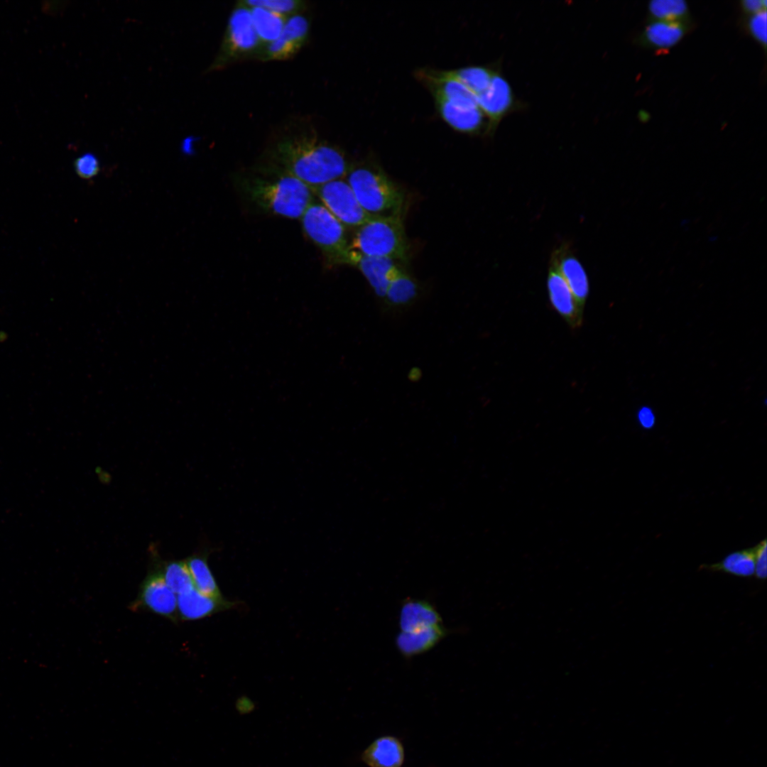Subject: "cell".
Returning <instances> with one entry per match:
<instances>
[{
    "label": "cell",
    "mask_w": 767,
    "mask_h": 767,
    "mask_svg": "<svg viewBox=\"0 0 767 767\" xmlns=\"http://www.w3.org/2000/svg\"><path fill=\"white\" fill-rule=\"evenodd\" d=\"M159 569L165 582L176 595L195 588L185 561H170Z\"/></svg>",
    "instance_id": "27"
},
{
    "label": "cell",
    "mask_w": 767,
    "mask_h": 767,
    "mask_svg": "<svg viewBox=\"0 0 767 767\" xmlns=\"http://www.w3.org/2000/svg\"><path fill=\"white\" fill-rule=\"evenodd\" d=\"M246 176L239 180L243 193L262 210L290 219L303 216L312 203L311 189L298 179L281 173Z\"/></svg>",
    "instance_id": "2"
},
{
    "label": "cell",
    "mask_w": 767,
    "mask_h": 767,
    "mask_svg": "<svg viewBox=\"0 0 767 767\" xmlns=\"http://www.w3.org/2000/svg\"><path fill=\"white\" fill-rule=\"evenodd\" d=\"M310 22L301 13L288 17L280 36L263 46L258 57L261 61L285 60L293 57L305 44Z\"/></svg>",
    "instance_id": "10"
},
{
    "label": "cell",
    "mask_w": 767,
    "mask_h": 767,
    "mask_svg": "<svg viewBox=\"0 0 767 767\" xmlns=\"http://www.w3.org/2000/svg\"><path fill=\"white\" fill-rule=\"evenodd\" d=\"M346 265L357 268L381 300L392 279L404 268L393 259L365 256L351 249Z\"/></svg>",
    "instance_id": "12"
},
{
    "label": "cell",
    "mask_w": 767,
    "mask_h": 767,
    "mask_svg": "<svg viewBox=\"0 0 767 767\" xmlns=\"http://www.w3.org/2000/svg\"><path fill=\"white\" fill-rule=\"evenodd\" d=\"M546 286L549 302L554 310L572 328L579 327L583 310L579 306L570 288L555 263L550 259Z\"/></svg>",
    "instance_id": "14"
},
{
    "label": "cell",
    "mask_w": 767,
    "mask_h": 767,
    "mask_svg": "<svg viewBox=\"0 0 767 767\" xmlns=\"http://www.w3.org/2000/svg\"><path fill=\"white\" fill-rule=\"evenodd\" d=\"M766 540H764L754 546L755 549V572L754 576L759 580H765L766 577Z\"/></svg>",
    "instance_id": "31"
},
{
    "label": "cell",
    "mask_w": 767,
    "mask_h": 767,
    "mask_svg": "<svg viewBox=\"0 0 767 767\" xmlns=\"http://www.w3.org/2000/svg\"><path fill=\"white\" fill-rule=\"evenodd\" d=\"M704 568L709 570L721 571L741 577L754 576L755 572L754 547L732 552L722 561L712 565H704Z\"/></svg>",
    "instance_id": "24"
},
{
    "label": "cell",
    "mask_w": 767,
    "mask_h": 767,
    "mask_svg": "<svg viewBox=\"0 0 767 767\" xmlns=\"http://www.w3.org/2000/svg\"><path fill=\"white\" fill-rule=\"evenodd\" d=\"M496 71L494 67L483 65L444 70L447 75L460 82L476 97L486 89Z\"/></svg>",
    "instance_id": "23"
},
{
    "label": "cell",
    "mask_w": 767,
    "mask_h": 767,
    "mask_svg": "<svg viewBox=\"0 0 767 767\" xmlns=\"http://www.w3.org/2000/svg\"><path fill=\"white\" fill-rule=\"evenodd\" d=\"M74 168L78 176L85 180L92 179L100 170L99 159L92 153H85L77 157Z\"/></svg>",
    "instance_id": "29"
},
{
    "label": "cell",
    "mask_w": 767,
    "mask_h": 767,
    "mask_svg": "<svg viewBox=\"0 0 767 767\" xmlns=\"http://www.w3.org/2000/svg\"><path fill=\"white\" fill-rule=\"evenodd\" d=\"M415 77L431 93L435 99L465 106L479 107L476 96L458 81L447 75L444 70L420 68Z\"/></svg>",
    "instance_id": "11"
},
{
    "label": "cell",
    "mask_w": 767,
    "mask_h": 767,
    "mask_svg": "<svg viewBox=\"0 0 767 767\" xmlns=\"http://www.w3.org/2000/svg\"><path fill=\"white\" fill-rule=\"evenodd\" d=\"M648 10L651 20L689 21V7L684 0H652Z\"/></svg>",
    "instance_id": "26"
},
{
    "label": "cell",
    "mask_w": 767,
    "mask_h": 767,
    "mask_svg": "<svg viewBox=\"0 0 767 767\" xmlns=\"http://www.w3.org/2000/svg\"><path fill=\"white\" fill-rule=\"evenodd\" d=\"M241 4L251 8L262 7L285 18L300 13L305 8V2L300 0H242Z\"/></svg>",
    "instance_id": "28"
},
{
    "label": "cell",
    "mask_w": 767,
    "mask_h": 767,
    "mask_svg": "<svg viewBox=\"0 0 767 767\" xmlns=\"http://www.w3.org/2000/svg\"><path fill=\"white\" fill-rule=\"evenodd\" d=\"M346 180L370 216H403L405 194L379 165L368 162L351 165Z\"/></svg>",
    "instance_id": "3"
},
{
    "label": "cell",
    "mask_w": 767,
    "mask_h": 767,
    "mask_svg": "<svg viewBox=\"0 0 767 767\" xmlns=\"http://www.w3.org/2000/svg\"><path fill=\"white\" fill-rule=\"evenodd\" d=\"M268 155V171L291 175L310 189L346 176L351 167L342 149L319 138L312 129L282 134Z\"/></svg>",
    "instance_id": "1"
},
{
    "label": "cell",
    "mask_w": 767,
    "mask_h": 767,
    "mask_svg": "<svg viewBox=\"0 0 767 767\" xmlns=\"http://www.w3.org/2000/svg\"><path fill=\"white\" fill-rule=\"evenodd\" d=\"M441 625L439 613L426 600L408 599L401 606L399 626L403 632H413Z\"/></svg>",
    "instance_id": "19"
},
{
    "label": "cell",
    "mask_w": 767,
    "mask_h": 767,
    "mask_svg": "<svg viewBox=\"0 0 767 767\" xmlns=\"http://www.w3.org/2000/svg\"><path fill=\"white\" fill-rule=\"evenodd\" d=\"M308 238L330 266L346 265L350 252L344 226L322 204L312 202L300 217Z\"/></svg>",
    "instance_id": "5"
},
{
    "label": "cell",
    "mask_w": 767,
    "mask_h": 767,
    "mask_svg": "<svg viewBox=\"0 0 767 767\" xmlns=\"http://www.w3.org/2000/svg\"><path fill=\"white\" fill-rule=\"evenodd\" d=\"M440 118L453 130L467 135L487 134V119L479 107H465L435 99Z\"/></svg>",
    "instance_id": "15"
},
{
    "label": "cell",
    "mask_w": 767,
    "mask_h": 767,
    "mask_svg": "<svg viewBox=\"0 0 767 767\" xmlns=\"http://www.w3.org/2000/svg\"><path fill=\"white\" fill-rule=\"evenodd\" d=\"M477 104L487 119V134H494L501 121L517 108L511 85L496 70L486 89L476 97Z\"/></svg>",
    "instance_id": "9"
},
{
    "label": "cell",
    "mask_w": 767,
    "mask_h": 767,
    "mask_svg": "<svg viewBox=\"0 0 767 767\" xmlns=\"http://www.w3.org/2000/svg\"><path fill=\"white\" fill-rule=\"evenodd\" d=\"M766 10L748 15L746 28L749 34L762 46H766Z\"/></svg>",
    "instance_id": "30"
},
{
    "label": "cell",
    "mask_w": 767,
    "mask_h": 767,
    "mask_svg": "<svg viewBox=\"0 0 767 767\" xmlns=\"http://www.w3.org/2000/svg\"><path fill=\"white\" fill-rule=\"evenodd\" d=\"M129 609L135 611L146 610L173 622L178 620L177 595L165 582L160 569L147 575Z\"/></svg>",
    "instance_id": "8"
},
{
    "label": "cell",
    "mask_w": 767,
    "mask_h": 767,
    "mask_svg": "<svg viewBox=\"0 0 767 767\" xmlns=\"http://www.w3.org/2000/svg\"><path fill=\"white\" fill-rule=\"evenodd\" d=\"M185 562L196 589L207 596L222 597L205 557L193 555Z\"/></svg>",
    "instance_id": "25"
},
{
    "label": "cell",
    "mask_w": 767,
    "mask_h": 767,
    "mask_svg": "<svg viewBox=\"0 0 767 767\" xmlns=\"http://www.w3.org/2000/svg\"><path fill=\"white\" fill-rule=\"evenodd\" d=\"M560 274L564 278L579 306L584 310L589 295V281L584 266L575 254L568 242H562L550 256Z\"/></svg>",
    "instance_id": "13"
},
{
    "label": "cell",
    "mask_w": 767,
    "mask_h": 767,
    "mask_svg": "<svg viewBox=\"0 0 767 767\" xmlns=\"http://www.w3.org/2000/svg\"><path fill=\"white\" fill-rule=\"evenodd\" d=\"M234 602L227 601L223 597H213L205 595L195 588L177 595L178 619L195 621L211 616L219 611L232 608Z\"/></svg>",
    "instance_id": "17"
},
{
    "label": "cell",
    "mask_w": 767,
    "mask_h": 767,
    "mask_svg": "<svg viewBox=\"0 0 767 767\" xmlns=\"http://www.w3.org/2000/svg\"><path fill=\"white\" fill-rule=\"evenodd\" d=\"M349 249L365 256L407 261L410 249L403 216L371 217L357 228Z\"/></svg>",
    "instance_id": "4"
},
{
    "label": "cell",
    "mask_w": 767,
    "mask_h": 767,
    "mask_svg": "<svg viewBox=\"0 0 767 767\" xmlns=\"http://www.w3.org/2000/svg\"><path fill=\"white\" fill-rule=\"evenodd\" d=\"M447 632L442 625L413 632L401 631L396 638V644L404 656L411 657L434 647Z\"/></svg>",
    "instance_id": "21"
},
{
    "label": "cell",
    "mask_w": 767,
    "mask_h": 767,
    "mask_svg": "<svg viewBox=\"0 0 767 767\" xmlns=\"http://www.w3.org/2000/svg\"><path fill=\"white\" fill-rule=\"evenodd\" d=\"M311 190L344 227L358 228L371 217L361 207L346 180L336 179Z\"/></svg>",
    "instance_id": "7"
},
{
    "label": "cell",
    "mask_w": 767,
    "mask_h": 767,
    "mask_svg": "<svg viewBox=\"0 0 767 767\" xmlns=\"http://www.w3.org/2000/svg\"><path fill=\"white\" fill-rule=\"evenodd\" d=\"M766 0H743L741 7L747 15H751L766 10Z\"/></svg>",
    "instance_id": "32"
},
{
    "label": "cell",
    "mask_w": 767,
    "mask_h": 767,
    "mask_svg": "<svg viewBox=\"0 0 767 767\" xmlns=\"http://www.w3.org/2000/svg\"><path fill=\"white\" fill-rule=\"evenodd\" d=\"M263 47L254 29L250 9L238 1L229 15L218 53L206 72L222 70L251 57L258 58Z\"/></svg>",
    "instance_id": "6"
},
{
    "label": "cell",
    "mask_w": 767,
    "mask_h": 767,
    "mask_svg": "<svg viewBox=\"0 0 767 767\" xmlns=\"http://www.w3.org/2000/svg\"><path fill=\"white\" fill-rule=\"evenodd\" d=\"M249 9L255 31L262 45L276 40L281 34L288 18L262 7Z\"/></svg>",
    "instance_id": "22"
},
{
    "label": "cell",
    "mask_w": 767,
    "mask_h": 767,
    "mask_svg": "<svg viewBox=\"0 0 767 767\" xmlns=\"http://www.w3.org/2000/svg\"><path fill=\"white\" fill-rule=\"evenodd\" d=\"M420 294L419 283L403 268L391 281L381 300L387 310L397 311L412 305Z\"/></svg>",
    "instance_id": "20"
},
{
    "label": "cell",
    "mask_w": 767,
    "mask_h": 767,
    "mask_svg": "<svg viewBox=\"0 0 767 767\" xmlns=\"http://www.w3.org/2000/svg\"><path fill=\"white\" fill-rule=\"evenodd\" d=\"M404 758L403 744L389 735L373 741L361 754L362 761L369 767H401Z\"/></svg>",
    "instance_id": "18"
},
{
    "label": "cell",
    "mask_w": 767,
    "mask_h": 767,
    "mask_svg": "<svg viewBox=\"0 0 767 767\" xmlns=\"http://www.w3.org/2000/svg\"><path fill=\"white\" fill-rule=\"evenodd\" d=\"M420 371L418 369H412L409 374V378L411 380H417L420 378Z\"/></svg>",
    "instance_id": "34"
},
{
    "label": "cell",
    "mask_w": 767,
    "mask_h": 767,
    "mask_svg": "<svg viewBox=\"0 0 767 767\" xmlns=\"http://www.w3.org/2000/svg\"><path fill=\"white\" fill-rule=\"evenodd\" d=\"M690 28V21L651 20L636 38V42L647 48L668 50L677 45Z\"/></svg>",
    "instance_id": "16"
},
{
    "label": "cell",
    "mask_w": 767,
    "mask_h": 767,
    "mask_svg": "<svg viewBox=\"0 0 767 767\" xmlns=\"http://www.w3.org/2000/svg\"><path fill=\"white\" fill-rule=\"evenodd\" d=\"M637 418L641 426L645 429L653 428L656 423V417L652 410L647 407L640 409Z\"/></svg>",
    "instance_id": "33"
}]
</instances>
